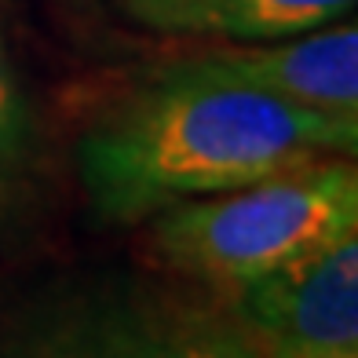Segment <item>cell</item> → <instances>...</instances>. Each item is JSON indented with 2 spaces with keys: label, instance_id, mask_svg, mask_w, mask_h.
Masks as SVG:
<instances>
[{
  "label": "cell",
  "instance_id": "6da1fadb",
  "mask_svg": "<svg viewBox=\"0 0 358 358\" xmlns=\"http://www.w3.org/2000/svg\"><path fill=\"white\" fill-rule=\"evenodd\" d=\"M355 146L358 124L282 103L190 59L80 136L77 176L103 220L139 223L325 154L355 157Z\"/></svg>",
  "mask_w": 358,
  "mask_h": 358
},
{
  "label": "cell",
  "instance_id": "277c9868",
  "mask_svg": "<svg viewBox=\"0 0 358 358\" xmlns=\"http://www.w3.org/2000/svg\"><path fill=\"white\" fill-rule=\"evenodd\" d=\"M238 325L259 358L358 351V238L344 234L234 289Z\"/></svg>",
  "mask_w": 358,
  "mask_h": 358
},
{
  "label": "cell",
  "instance_id": "3957f363",
  "mask_svg": "<svg viewBox=\"0 0 358 358\" xmlns=\"http://www.w3.org/2000/svg\"><path fill=\"white\" fill-rule=\"evenodd\" d=\"M0 358H259L238 322L165 300H92L37 322Z\"/></svg>",
  "mask_w": 358,
  "mask_h": 358
},
{
  "label": "cell",
  "instance_id": "ba28073f",
  "mask_svg": "<svg viewBox=\"0 0 358 358\" xmlns=\"http://www.w3.org/2000/svg\"><path fill=\"white\" fill-rule=\"evenodd\" d=\"M139 22L161 34H187L190 29V0H128Z\"/></svg>",
  "mask_w": 358,
  "mask_h": 358
},
{
  "label": "cell",
  "instance_id": "7a4b0ae2",
  "mask_svg": "<svg viewBox=\"0 0 358 358\" xmlns=\"http://www.w3.org/2000/svg\"><path fill=\"white\" fill-rule=\"evenodd\" d=\"M154 220L161 264L234 292L358 227L351 157L325 154L249 187L179 201Z\"/></svg>",
  "mask_w": 358,
  "mask_h": 358
},
{
  "label": "cell",
  "instance_id": "5b68a950",
  "mask_svg": "<svg viewBox=\"0 0 358 358\" xmlns=\"http://www.w3.org/2000/svg\"><path fill=\"white\" fill-rule=\"evenodd\" d=\"M198 66L267 92L282 103L358 124V29L329 22L322 29L267 44L216 48L194 59Z\"/></svg>",
  "mask_w": 358,
  "mask_h": 358
},
{
  "label": "cell",
  "instance_id": "52a82bcc",
  "mask_svg": "<svg viewBox=\"0 0 358 358\" xmlns=\"http://www.w3.org/2000/svg\"><path fill=\"white\" fill-rule=\"evenodd\" d=\"M29 146H34V124H29V106L15 73V62L8 55L4 34H0V205L19 187L26 172Z\"/></svg>",
  "mask_w": 358,
  "mask_h": 358
},
{
  "label": "cell",
  "instance_id": "8992f818",
  "mask_svg": "<svg viewBox=\"0 0 358 358\" xmlns=\"http://www.w3.org/2000/svg\"><path fill=\"white\" fill-rule=\"evenodd\" d=\"M355 0H190L187 34H220L241 44L285 41L340 22Z\"/></svg>",
  "mask_w": 358,
  "mask_h": 358
},
{
  "label": "cell",
  "instance_id": "9c48e42d",
  "mask_svg": "<svg viewBox=\"0 0 358 358\" xmlns=\"http://www.w3.org/2000/svg\"><path fill=\"white\" fill-rule=\"evenodd\" d=\"M315 358H358V351H336V355H315Z\"/></svg>",
  "mask_w": 358,
  "mask_h": 358
}]
</instances>
